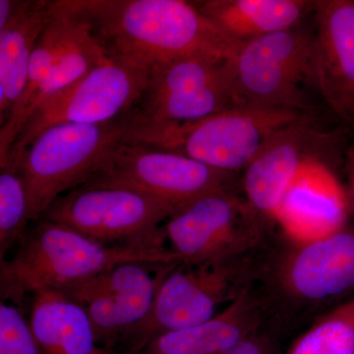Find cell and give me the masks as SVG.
Segmentation results:
<instances>
[{"label": "cell", "mask_w": 354, "mask_h": 354, "mask_svg": "<svg viewBox=\"0 0 354 354\" xmlns=\"http://www.w3.org/2000/svg\"><path fill=\"white\" fill-rule=\"evenodd\" d=\"M109 55L152 68L178 58L228 59L239 44L184 0H69Z\"/></svg>", "instance_id": "cell-1"}, {"label": "cell", "mask_w": 354, "mask_h": 354, "mask_svg": "<svg viewBox=\"0 0 354 354\" xmlns=\"http://www.w3.org/2000/svg\"><path fill=\"white\" fill-rule=\"evenodd\" d=\"M34 223L12 257L0 261L2 301L17 306L28 295L62 291L122 263H180L167 244L106 245L53 221L39 218Z\"/></svg>", "instance_id": "cell-2"}, {"label": "cell", "mask_w": 354, "mask_h": 354, "mask_svg": "<svg viewBox=\"0 0 354 354\" xmlns=\"http://www.w3.org/2000/svg\"><path fill=\"white\" fill-rule=\"evenodd\" d=\"M305 116L288 109L235 106L191 122L128 124L124 141L237 174L245 171L274 135Z\"/></svg>", "instance_id": "cell-3"}, {"label": "cell", "mask_w": 354, "mask_h": 354, "mask_svg": "<svg viewBox=\"0 0 354 354\" xmlns=\"http://www.w3.org/2000/svg\"><path fill=\"white\" fill-rule=\"evenodd\" d=\"M263 266L253 254L197 265L177 263L165 269L155 300L145 318L116 337L125 354H137L158 335L205 322L252 290Z\"/></svg>", "instance_id": "cell-4"}, {"label": "cell", "mask_w": 354, "mask_h": 354, "mask_svg": "<svg viewBox=\"0 0 354 354\" xmlns=\"http://www.w3.org/2000/svg\"><path fill=\"white\" fill-rule=\"evenodd\" d=\"M237 106L311 111L316 87L313 32L301 26L239 44L227 62Z\"/></svg>", "instance_id": "cell-5"}, {"label": "cell", "mask_w": 354, "mask_h": 354, "mask_svg": "<svg viewBox=\"0 0 354 354\" xmlns=\"http://www.w3.org/2000/svg\"><path fill=\"white\" fill-rule=\"evenodd\" d=\"M127 129V115L102 124L60 123L41 132L18 157H8L19 160L32 223L57 198L87 183Z\"/></svg>", "instance_id": "cell-6"}, {"label": "cell", "mask_w": 354, "mask_h": 354, "mask_svg": "<svg viewBox=\"0 0 354 354\" xmlns=\"http://www.w3.org/2000/svg\"><path fill=\"white\" fill-rule=\"evenodd\" d=\"M237 174L151 147L120 142L81 187H118L143 193L177 209L218 191H241Z\"/></svg>", "instance_id": "cell-7"}, {"label": "cell", "mask_w": 354, "mask_h": 354, "mask_svg": "<svg viewBox=\"0 0 354 354\" xmlns=\"http://www.w3.org/2000/svg\"><path fill=\"white\" fill-rule=\"evenodd\" d=\"M177 209L143 193L118 187H78L57 198L39 218L106 245L167 244L162 223Z\"/></svg>", "instance_id": "cell-8"}, {"label": "cell", "mask_w": 354, "mask_h": 354, "mask_svg": "<svg viewBox=\"0 0 354 354\" xmlns=\"http://www.w3.org/2000/svg\"><path fill=\"white\" fill-rule=\"evenodd\" d=\"M149 73L145 65L109 53L87 75L32 113L6 160L20 156L32 140L53 125L102 124L127 115L143 94Z\"/></svg>", "instance_id": "cell-9"}, {"label": "cell", "mask_w": 354, "mask_h": 354, "mask_svg": "<svg viewBox=\"0 0 354 354\" xmlns=\"http://www.w3.org/2000/svg\"><path fill=\"white\" fill-rule=\"evenodd\" d=\"M266 221L241 191H218L181 209L162 230L180 263L197 265L253 254L264 241Z\"/></svg>", "instance_id": "cell-10"}, {"label": "cell", "mask_w": 354, "mask_h": 354, "mask_svg": "<svg viewBox=\"0 0 354 354\" xmlns=\"http://www.w3.org/2000/svg\"><path fill=\"white\" fill-rule=\"evenodd\" d=\"M227 62L195 55L152 67L128 124L191 122L237 106Z\"/></svg>", "instance_id": "cell-11"}, {"label": "cell", "mask_w": 354, "mask_h": 354, "mask_svg": "<svg viewBox=\"0 0 354 354\" xmlns=\"http://www.w3.org/2000/svg\"><path fill=\"white\" fill-rule=\"evenodd\" d=\"M266 267L262 276L268 277L270 299L302 309L327 304L354 288V228L346 225L318 241L290 242Z\"/></svg>", "instance_id": "cell-12"}, {"label": "cell", "mask_w": 354, "mask_h": 354, "mask_svg": "<svg viewBox=\"0 0 354 354\" xmlns=\"http://www.w3.org/2000/svg\"><path fill=\"white\" fill-rule=\"evenodd\" d=\"M169 266L122 263L77 281L62 292L87 313L97 344L104 342V346H109L145 318Z\"/></svg>", "instance_id": "cell-13"}, {"label": "cell", "mask_w": 354, "mask_h": 354, "mask_svg": "<svg viewBox=\"0 0 354 354\" xmlns=\"http://www.w3.org/2000/svg\"><path fill=\"white\" fill-rule=\"evenodd\" d=\"M328 153L329 149L307 158L272 216L290 242L318 241L348 225L351 197Z\"/></svg>", "instance_id": "cell-14"}, {"label": "cell", "mask_w": 354, "mask_h": 354, "mask_svg": "<svg viewBox=\"0 0 354 354\" xmlns=\"http://www.w3.org/2000/svg\"><path fill=\"white\" fill-rule=\"evenodd\" d=\"M335 138L314 127L307 116L283 128L243 171V196L261 216L272 221L286 191L307 158L330 148Z\"/></svg>", "instance_id": "cell-15"}, {"label": "cell", "mask_w": 354, "mask_h": 354, "mask_svg": "<svg viewBox=\"0 0 354 354\" xmlns=\"http://www.w3.org/2000/svg\"><path fill=\"white\" fill-rule=\"evenodd\" d=\"M315 80L324 101L354 123V0L316 1Z\"/></svg>", "instance_id": "cell-16"}, {"label": "cell", "mask_w": 354, "mask_h": 354, "mask_svg": "<svg viewBox=\"0 0 354 354\" xmlns=\"http://www.w3.org/2000/svg\"><path fill=\"white\" fill-rule=\"evenodd\" d=\"M262 297L247 291L205 322L155 337L137 354H221L262 328Z\"/></svg>", "instance_id": "cell-17"}, {"label": "cell", "mask_w": 354, "mask_h": 354, "mask_svg": "<svg viewBox=\"0 0 354 354\" xmlns=\"http://www.w3.org/2000/svg\"><path fill=\"white\" fill-rule=\"evenodd\" d=\"M53 7V1L21 0L17 12L0 28V127L24 93L32 53Z\"/></svg>", "instance_id": "cell-18"}, {"label": "cell", "mask_w": 354, "mask_h": 354, "mask_svg": "<svg viewBox=\"0 0 354 354\" xmlns=\"http://www.w3.org/2000/svg\"><path fill=\"white\" fill-rule=\"evenodd\" d=\"M200 11L230 41L247 43L301 26L316 1L306 0H206Z\"/></svg>", "instance_id": "cell-19"}, {"label": "cell", "mask_w": 354, "mask_h": 354, "mask_svg": "<svg viewBox=\"0 0 354 354\" xmlns=\"http://www.w3.org/2000/svg\"><path fill=\"white\" fill-rule=\"evenodd\" d=\"M83 24V16L71 6L69 0L53 1L50 22L41 32L32 53L24 93L8 120L0 127V162L6 160L24 128L39 88Z\"/></svg>", "instance_id": "cell-20"}, {"label": "cell", "mask_w": 354, "mask_h": 354, "mask_svg": "<svg viewBox=\"0 0 354 354\" xmlns=\"http://www.w3.org/2000/svg\"><path fill=\"white\" fill-rule=\"evenodd\" d=\"M29 325L41 354H101L87 313L62 291L32 295Z\"/></svg>", "instance_id": "cell-21"}, {"label": "cell", "mask_w": 354, "mask_h": 354, "mask_svg": "<svg viewBox=\"0 0 354 354\" xmlns=\"http://www.w3.org/2000/svg\"><path fill=\"white\" fill-rule=\"evenodd\" d=\"M32 223L29 197L18 158L0 162V261L16 248Z\"/></svg>", "instance_id": "cell-22"}, {"label": "cell", "mask_w": 354, "mask_h": 354, "mask_svg": "<svg viewBox=\"0 0 354 354\" xmlns=\"http://www.w3.org/2000/svg\"><path fill=\"white\" fill-rule=\"evenodd\" d=\"M286 354H354V297L319 317Z\"/></svg>", "instance_id": "cell-23"}, {"label": "cell", "mask_w": 354, "mask_h": 354, "mask_svg": "<svg viewBox=\"0 0 354 354\" xmlns=\"http://www.w3.org/2000/svg\"><path fill=\"white\" fill-rule=\"evenodd\" d=\"M0 354H41L19 306L0 304Z\"/></svg>", "instance_id": "cell-24"}, {"label": "cell", "mask_w": 354, "mask_h": 354, "mask_svg": "<svg viewBox=\"0 0 354 354\" xmlns=\"http://www.w3.org/2000/svg\"><path fill=\"white\" fill-rule=\"evenodd\" d=\"M221 354H279L272 335L258 330L234 348Z\"/></svg>", "instance_id": "cell-25"}, {"label": "cell", "mask_w": 354, "mask_h": 354, "mask_svg": "<svg viewBox=\"0 0 354 354\" xmlns=\"http://www.w3.org/2000/svg\"><path fill=\"white\" fill-rule=\"evenodd\" d=\"M20 3L21 0H0V28L4 27L15 15Z\"/></svg>", "instance_id": "cell-26"}, {"label": "cell", "mask_w": 354, "mask_h": 354, "mask_svg": "<svg viewBox=\"0 0 354 354\" xmlns=\"http://www.w3.org/2000/svg\"><path fill=\"white\" fill-rule=\"evenodd\" d=\"M348 171H349V197L354 204V148L349 153L348 162Z\"/></svg>", "instance_id": "cell-27"}, {"label": "cell", "mask_w": 354, "mask_h": 354, "mask_svg": "<svg viewBox=\"0 0 354 354\" xmlns=\"http://www.w3.org/2000/svg\"><path fill=\"white\" fill-rule=\"evenodd\" d=\"M101 354H116L115 351L113 349L106 348V346H104V348H101Z\"/></svg>", "instance_id": "cell-28"}]
</instances>
